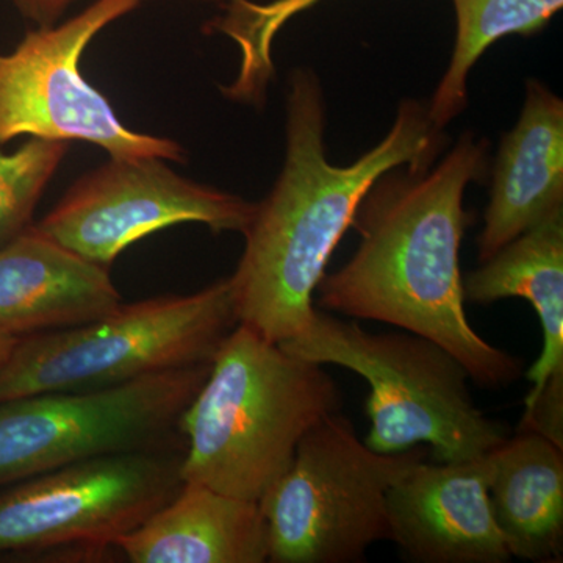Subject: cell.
Wrapping results in <instances>:
<instances>
[{"instance_id":"10","label":"cell","mask_w":563,"mask_h":563,"mask_svg":"<svg viewBox=\"0 0 563 563\" xmlns=\"http://www.w3.org/2000/svg\"><path fill=\"white\" fill-rule=\"evenodd\" d=\"M165 162L110 157L80 177L35 228L106 268L125 247L184 222L214 233L246 231L257 202L185 179Z\"/></svg>"},{"instance_id":"14","label":"cell","mask_w":563,"mask_h":563,"mask_svg":"<svg viewBox=\"0 0 563 563\" xmlns=\"http://www.w3.org/2000/svg\"><path fill=\"white\" fill-rule=\"evenodd\" d=\"M114 547L132 563L268 562L258 501L184 483L165 506Z\"/></svg>"},{"instance_id":"18","label":"cell","mask_w":563,"mask_h":563,"mask_svg":"<svg viewBox=\"0 0 563 563\" xmlns=\"http://www.w3.org/2000/svg\"><path fill=\"white\" fill-rule=\"evenodd\" d=\"M321 0H273L268 3L231 0L224 16L211 24L240 47V69L222 92L233 101L258 103L273 79V43L291 18Z\"/></svg>"},{"instance_id":"8","label":"cell","mask_w":563,"mask_h":563,"mask_svg":"<svg viewBox=\"0 0 563 563\" xmlns=\"http://www.w3.org/2000/svg\"><path fill=\"white\" fill-rule=\"evenodd\" d=\"M144 0H95L62 24L25 33L0 54V146L20 136L84 141L110 157L181 162L179 143L122 124L109 99L81 76L80 58L96 36Z\"/></svg>"},{"instance_id":"11","label":"cell","mask_w":563,"mask_h":563,"mask_svg":"<svg viewBox=\"0 0 563 563\" xmlns=\"http://www.w3.org/2000/svg\"><path fill=\"white\" fill-rule=\"evenodd\" d=\"M488 453L413 463L387 495L390 540L421 563H506L512 555L493 515Z\"/></svg>"},{"instance_id":"16","label":"cell","mask_w":563,"mask_h":563,"mask_svg":"<svg viewBox=\"0 0 563 563\" xmlns=\"http://www.w3.org/2000/svg\"><path fill=\"white\" fill-rule=\"evenodd\" d=\"M488 496L512 558L558 562L563 536V448L532 431L488 453Z\"/></svg>"},{"instance_id":"2","label":"cell","mask_w":563,"mask_h":563,"mask_svg":"<svg viewBox=\"0 0 563 563\" xmlns=\"http://www.w3.org/2000/svg\"><path fill=\"white\" fill-rule=\"evenodd\" d=\"M325 102L309 68L292 70L287 92V151L273 190L257 202L243 235L231 280L239 324L272 343L295 339L312 321L313 295L329 258L354 224L366 192L395 168H428L443 147V132L428 106L404 99L390 131L346 166L324 150Z\"/></svg>"},{"instance_id":"20","label":"cell","mask_w":563,"mask_h":563,"mask_svg":"<svg viewBox=\"0 0 563 563\" xmlns=\"http://www.w3.org/2000/svg\"><path fill=\"white\" fill-rule=\"evenodd\" d=\"M25 20L38 27L57 24L77 0H10Z\"/></svg>"},{"instance_id":"4","label":"cell","mask_w":563,"mask_h":563,"mask_svg":"<svg viewBox=\"0 0 563 563\" xmlns=\"http://www.w3.org/2000/svg\"><path fill=\"white\" fill-rule=\"evenodd\" d=\"M279 346L303 361L343 366L366 380L372 429L363 442L376 453L426 446L435 462H459L490 453L507 440L501 422L474 402L465 365L426 336L372 333L317 309L309 325Z\"/></svg>"},{"instance_id":"13","label":"cell","mask_w":563,"mask_h":563,"mask_svg":"<svg viewBox=\"0 0 563 563\" xmlns=\"http://www.w3.org/2000/svg\"><path fill=\"white\" fill-rule=\"evenodd\" d=\"M122 303L109 268L35 225L0 247V331L25 336L85 324Z\"/></svg>"},{"instance_id":"15","label":"cell","mask_w":563,"mask_h":563,"mask_svg":"<svg viewBox=\"0 0 563 563\" xmlns=\"http://www.w3.org/2000/svg\"><path fill=\"white\" fill-rule=\"evenodd\" d=\"M465 301L488 306L526 299L543 332L542 354L528 372L525 412L550 380L563 379V210L518 235L463 277Z\"/></svg>"},{"instance_id":"22","label":"cell","mask_w":563,"mask_h":563,"mask_svg":"<svg viewBox=\"0 0 563 563\" xmlns=\"http://www.w3.org/2000/svg\"><path fill=\"white\" fill-rule=\"evenodd\" d=\"M199 2H222V0H199Z\"/></svg>"},{"instance_id":"6","label":"cell","mask_w":563,"mask_h":563,"mask_svg":"<svg viewBox=\"0 0 563 563\" xmlns=\"http://www.w3.org/2000/svg\"><path fill=\"white\" fill-rule=\"evenodd\" d=\"M428 448L396 454L369 450L340 412L313 426L287 472L263 495L268 561L361 562L366 550L390 540L387 495Z\"/></svg>"},{"instance_id":"9","label":"cell","mask_w":563,"mask_h":563,"mask_svg":"<svg viewBox=\"0 0 563 563\" xmlns=\"http://www.w3.org/2000/svg\"><path fill=\"white\" fill-rule=\"evenodd\" d=\"M181 455H102L0 487V553L103 551L179 492Z\"/></svg>"},{"instance_id":"19","label":"cell","mask_w":563,"mask_h":563,"mask_svg":"<svg viewBox=\"0 0 563 563\" xmlns=\"http://www.w3.org/2000/svg\"><path fill=\"white\" fill-rule=\"evenodd\" d=\"M69 143L29 139L18 150L0 146V247L32 225L33 211L68 154Z\"/></svg>"},{"instance_id":"5","label":"cell","mask_w":563,"mask_h":563,"mask_svg":"<svg viewBox=\"0 0 563 563\" xmlns=\"http://www.w3.org/2000/svg\"><path fill=\"white\" fill-rule=\"evenodd\" d=\"M236 324L231 280L222 279L191 295L121 303L85 324L20 336L0 365V402L206 365Z\"/></svg>"},{"instance_id":"12","label":"cell","mask_w":563,"mask_h":563,"mask_svg":"<svg viewBox=\"0 0 563 563\" xmlns=\"http://www.w3.org/2000/svg\"><path fill=\"white\" fill-rule=\"evenodd\" d=\"M563 210V101L543 81H526L512 131L504 133L493 165L490 202L477 236L483 263L507 243Z\"/></svg>"},{"instance_id":"1","label":"cell","mask_w":563,"mask_h":563,"mask_svg":"<svg viewBox=\"0 0 563 563\" xmlns=\"http://www.w3.org/2000/svg\"><path fill=\"white\" fill-rule=\"evenodd\" d=\"M487 140L463 132L439 163L385 173L366 192L352 228L361 244L339 272L324 274L320 307L387 322L453 352L473 383H515L523 365L485 342L465 313L461 247L473 214L466 188L488 173Z\"/></svg>"},{"instance_id":"3","label":"cell","mask_w":563,"mask_h":563,"mask_svg":"<svg viewBox=\"0 0 563 563\" xmlns=\"http://www.w3.org/2000/svg\"><path fill=\"white\" fill-rule=\"evenodd\" d=\"M342 404V391L320 363L236 324L177 421L187 439L181 481L261 501L307 432Z\"/></svg>"},{"instance_id":"7","label":"cell","mask_w":563,"mask_h":563,"mask_svg":"<svg viewBox=\"0 0 563 563\" xmlns=\"http://www.w3.org/2000/svg\"><path fill=\"white\" fill-rule=\"evenodd\" d=\"M210 363L113 387L0 402V487L102 455L155 450L199 391Z\"/></svg>"},{"instance_id":"21","label":"cell","mask_w":563,"mask_h":563,"mask_svg":"<svg viewBox=\"0 0 563 563\" xmlns=\"http://www.w3.org/2000/svg\"><path fill=\"white\" fill-rule=\"evenodd\" d=\"M18 340H20V336L0 331V365H2L3 361L9 357L10 352L13 350L14 344L18 343Z\"/></svg>"},{"instance_id":"17","label":"cell","mask_w":563,"mask_h":563,"mask_svg":"<svg viewBox=\"0 0 563 563\" xmlns=\"http://www.w3.org/2000/svg\"><path fill=\"white\" fill-rule=\"evenodd\" d=\"M453 55L428 106L429 120L440 132L466 109L470 73L485 51L506 36L543 31L563 0H453Z\"/></svg>"}]
</instances>
